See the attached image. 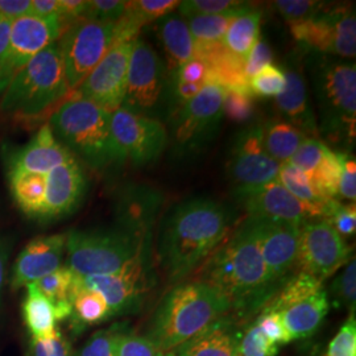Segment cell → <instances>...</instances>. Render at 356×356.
Listing matches in <instances>:
<instances>
[{
  "label": "cell",
  "mask_w": 356,
  "mask_h": 356,
  "mask_svg": "<svg viewBox=\"0 0 356 356\" xmlns=\"http://www.w3.org/2000/svg\"><path fill=\"white\" fill-rule=\"evenodd\" d=\"M273 63V51L270 47L261 38H257L254 47L244 60L243 73L247 82L264 70Z\"/></svg>",
  "instance_id": "cell-48"
},
{
  "label": "cell",
  "mask_w": 356,
  "mask_h": 356,
  "mask_svg": "<svg viewBox=\"0 0 356 356\" xmlns=\"http://www.w3.org/2000/svg\"><path fill=\"white\" fill-rule=\"evenodd\" d=\"M168 134L161 122L120 106L111 114V161L135 166L151 165L164 152Z\"/></svg>",
  "instance_id": "cell-8"
},
{
  "label": "cell",
  "mask_w": 356,
  "mask_h": 356,
  "mask_svg": "<svg viewBox=\"0 0 356 356\" xmlns=\"http://www.w3.org/2000/svg\"><path fill=\"white\" fill-rule=\"evenodd\" d=\"M118 332L116 327L97 331L82 347L79 356H115V338Z\"/></svg>",
  "instance_id": "cell-50"
},
{
  "label": "cell",
  "mask_w": 356,
  "mask_h": 356,
  "mask_svg": "<svg viewBox=\"0 0 356 356\" xmlns=\"http://www.w3.org/2000/svg\"><path fill=\"white\" fill-rule=\"evenodd\" d=\"M127 1L123 0H88L85 19L116 24L126 13Z\"/></svg>",
  "instance_id": "cell-45"
},
{
  "label": "cell",
  "mask_w": 356,
  "mask_h": 356,
  "mask_svg": "<svg viewBox=\"0 0 356 356\" xmlns=\"http://www.w3.org/2000/svg\"><path fill=\"white\" fill-rule=\"evenodd\" d=\"M115 40L116 24L111 23L79 19L65 28L57 44L70 91H74L101 63Z\"/></svg>",
  "instance_id": "cell-10"
},
{
  "label": "cell",
  "mask_w": 356,
  "mask_h": 356,
  "mask_svg": "<svg viewBox=\"0 0 356 356\" xmlns=\"http://www.w3.org/2000/svg\"><path fill=\"white\" fill-rule=\"evenodd\" d=\"M330 300L326 291L312 294L305 300L286 307L281 312V319L291 339H304L318 330L321 323L327 316Z\"/></svg>",
  "instance_id": "cell-26"
},
{
  "label": "cell",
  "mask_w": 356,
  "mask_h": 356,
  "mask_svg": "<svg viewBox=\"0 0 356 356\" xmlns=\"http://www.w3.org/2000/svg\"><path fill=\"white\" fill-rule=\"evenodd\" d=\"M331 302L334 307H346L351 314H355L356 305V261L355 259L347 263L343 272L331 282Z\"/></svg>",
  "instance_id": "cell-37"
},
{
  "label": "cell",
  "mask_w": 356,
  "mask_h": 356,
  "mask_svg": "<svg viewBox=\"0 0 356 356\" xmlns=\"http://www.w3.org/2000/svg\"><path fill=\"white\" fill-rule=\"evenodd\" d=\"M111 114L88 99L72 95L49 118L51 132L63 147L94 169L111 164Z\"/></svg>",
  "instance_id": "cell-5"
},
{
  "label": "cell",
  "mask_w": 356,
  "mask_h": 356,
  "mask_svg": "<svg viewBox=\"0 0 356 356\" xmlns=\"http://www.w3.org/2000/svg\"><path fill=\"white\" fill-rule=\"evenodd\" d=\"M280 166V163L268 154L261 126L254 124L236 135L227 163V172L235 191L257 188L276 181Z\"/></svg>",
  "instance_id": "cell-16"
},
{
  "label": "cell",
  "mask_w": 356,
  "mask_h": 356,
  "mask_svg": "<svg viewBox=\"0 0 356 356\" xmlns=\"http://www.w3.org/2000/svg\"><path fill=\"white\" fill-rule=\"evenodd\" d=\"M136 38H116L101 63L72 92L79 98L95 103L110 114L116 111L124 99L128 65Z\"/></svg>",
  "instance_id": "cell-13"
},
{
  "label": "cell",
  "mask_w": 356,
  "mask_h": 356,
  "mask_svg": "<svg viewBox=\"0 0 356 356\" xmlns=\"http://www.w3.org/2000/svg\"><path fill=\"white\" fill-rule=\"evenodd\" d=\"M273 6L291 26L316 16L326 3L316 0H277Z\"/></svg>",
  "instance_id": "cell-43"
},
{
  "label": "cell",
  "mask_w": 356,
  "mask_h": 356,
  "mask_svg": "<svg viewBox=\"0 0 356 356\" xmlns=\"http://www.w3.org/2000/svg\"><path fill=\"white\" fill-rule=\"evenodd\" d=\"M65 247V234L40 236L28 243L13 264L11 277L13 291L38 282L63 267Z\"/></svg>",
  "instance_id": "cell-20"
},
{
  "label": "cell",
  "mask_w": 356,
  "mask_h": 356,
  "mask_svg": "<svg viewBox=\"0 0 356 356\" xmlns=\"http://www.w3.org/2000/svg\"><path fill=\"white\" fill-rule=\"evenodd\" d=\"M164 356H177V355H176V354H175V353H173V351H169V353H165V354H164Z\"/></svg>",
  "instance_id": "cell-60"
},
{
  "label": "cell",
  "mask_w": 356,
  "mask_h": 356,
  "mask_svg": "<svg viewBox=\"0 0 356 356\" xmlns=\"http://www.w3.org/2000/svg\"><path fill=\"white\" fill-rule=\"evenodd\" d=\"M31 15L49 19V17H58L60 16V1L58 0H32V10Z\"/></svg>",
  "instance_id": "cell-56"
},
{
  "label": "cell",
  "mask_w": 356,
  "mask_h": 356,
  "mask_svg": "<svg viewBox=\"0 0 356 356\" xmlns=\"http://www.w3.org/2000/svg\"><path fill=\"white\" fill-rule=\"evenodd\" d=\"M111 317L110 309L102 296L95 291L82 288L78 282L73 307L70 314V326L76 334L86 330L90 326L102 323Z\"/></svg>",
  "instance_id": "cell-33"
},
{
  "label": "cell",
  "mask_w": 356,
  "mask_h": 356,
  "mask_svg": "<svg viewBox=\"0 0 356 356\" xmlns=\"http://www.w3.org/2000/svg\"><path fill=\"white\" fill-rule=\"evenodd\" d=\"M151 238L120 226L73 229L66 235V267L78 276L115 273L151 248Z\"/></svg>",
  "instance_id": "cell-6"
},
{
  "label": "cell",
  "mask_w": 356,
  "mask_h": 356,
  "mask_svg": "<svg viewBox=\"0 0 356 356\" xmlns=\"http://www.w3.org/2000/svg\"><path fill=\"white\" fill-rule=\"evenodd\" d=\"M229 210L210 198H191L170 210L157 241V260L168 280L188 277L229 236Z\"/></svg>",
  "instance_id": "cell-2"
},
{
  "label": "cell",
  "mask_w": 356,
  "mask_h": 356,
  "mask_svg": "<svg viewBox=\"0 0 356 356\" xmlns=\"http://www.w3.org/2000/svg\"><path fill=\"white\" fill-rule=\"evenodd\" d=\"M248 219L252 223L254 236L268 272L270 277L281 285L296 267L301 226L251 216H248Z\"/></svg>",
  "instance_id": "cell-18"
},
{
  "label": "cell",
  "mask_w": 356,
  "mask_h": 356,
  "mask_svg": "<svg viewBox=\"0 0 356 356\" xmlns=\"http://www.w3.org/2000/svg\"><path fill=\"white\" fill-rule=\"evenodd\" d=\"M60 1V23L64 31L79 19H85L88 10V0H58Z\"/></svg>",
  "instance_id": "cell-54"
},
{
  "label": "cell",
  "mask_w": 356,
  "mask_h": 356,
  "mask_svg": "<svg viewBox=\"0 0 356 356\" xmlns=\"http://www.w3.org/2000/svg\"><path fill=\"white\" fill-rule=\"evenodd\" d=\"M222 113L229 122L247 123L254 114L252 94L248 89H225Z\"/></svg>",
  "instance_id": "cell-38"
},
{
  "label": "cell",
  "mask_w": 356,
  "mask_h": 356,
  "mask_svg": "<svg viewBox=\"0 0 356 356\" xmlns=\"http://www.w3.org/2000/svg\"><path fill=\"white\" fill-rule=\"evenodd\" d=\"M239 10L220 15H198L184 17L189 26V31L195 44V49L216 47L222 44L229 29V23L232 22V19Z\"/></svg>",
  "instance_id": "cell-34"
},
{
  "label": "cell",
  "mask_w": 356,
  "mask_h": 356,
  "mask_svg": "<svg viewBox=\"0 0 356 356\" xmlns=\"http://www.w3.org/2000/svg\"><path fill=\"white\" fill-rule=\"evenodd\" d=\"M35 284L54 307L58 322L70 317L78 291V275L63 266Z\"/></svg>",
  "instance_id": "cell-31"
},
{
  "label": "cell",
  "mask_w": 356,
  "mask_h": 356,
  "mask_svg": "<svg viewBox=\"0 0 356 356\" xmlns=\"http://www.w3.org/2000/svg\"><path fill=\"white\" fill-rule=\"evenodd\" d=\"M247 3L234 0H186L179 1L178 15L182 17L198 15H220L242 8Z\"/></svg>",
  "instance_id": "cell-42"
},
{
  "label": "cell",
  "mask_w": 356,
  "mask_h": 356,
  "mask_svg": "<svg viewBox=\"0 0 356 356\" xmlns=\"http://www.w3.org/2000/svg\"><path fill=\"white\" fill-rule=\"evenodd\" d=\"M325 220H327L342 238L354 235L356 231L355 204H343L335 200Z\"/></svg>",
  "instance_id": "cell-49"
},
{
  "label": "cell",
  "mask_w": 356,
  "mask_h": 356,
  "mask_svg": "<svg viewBox=\"0 0 356 356\" xmlns=\"http://www.w3.org/2000/svg\"><path fill=\"white\" fill-rule=\"evenodd\" d=\"M69 92L63 56L56 41L13 76L3 90L0 108L4 114L35 118L56 106Z\"/></svg>",
  "instance_id": "cell-4"
},
{
  "label": "cell",
  "mask_w": 356,
  "mask_h": 356,
  "mask_svg": "<svg viewBox=\"0 0 356 356\" xmlns=\"http://www.w3.org/2000/svg\"><path fill=\"white\" fill-rule=\"evenodd\" d=\"M342 173V153L334 152L327 147L325 154L310 177L314 191L323 200H335L338 195V185Z\"/></svg>",
  "instance_id": "cell-36"
},
{
  "label": "cell",
  "mask_w": 356,
  "mask_h": 356,
  "mask_svg": "<svg viewBox=\"0 0 356 356\" xmlns=\"http://www.w3.org/2000/svg\"><path fill=\"white\" fill-rule=\"evenodd\" d=\"M225 88L218 83L206 85L202 91L173 115V143L179 156H191L204 149L214 139L223 118L222 104Z\"/></svg>",
  "instance_id": "cell-11"
},
{
  "label": "cell",
  "mask_w": 356,
  "mask_h": 356,
  "mask_svg": "<svg viewBox=\"0 0 356 356\" xmlns=\"http://www.w3.org/2000/svg\"><path fill=\"white\" fill-rule=\"evenodd\" d=\"M204 86V83H185L175 81V95L177 98L178 106H182L195 98Z\"/></svg>",
  "instance_id": "cell-57"
},
{
  "label": "cell",
  "mask_w": 356,
  "mask_h": 356,
  "mask_svg": "<svg viewBox=\"0 0 356 356\" xmlns=\"http://www.w3.org/2000/svg\"><path fill=\"white\" fill-rule=\"evenodd\" d=\"M326 356H356L355 314H350L338 334L332 338Z\"/></svg>",
  "instance_id": "cell-47"
},
{
  "label": "cell",
  "mask_w": 356,
  "mask_h": 356,
  "mask_svg": "<svg viewBox=\"0 0 356 356\" xmlns=\"http://www.w3.org/2000/svg\"><path fill=\"white\" fill-rule=\"evenodd\" d=\"M313 83L322 134L334 144L354 145L356 122V66L354 63L316 57Z\"/></svg>",
  "instance_id": "cell-7"
},
{
  "label": "cell",
  "mask_w": 356,
  "mask_h": 356,
  "mask_svg": "<svg viewBox=\"0 0 356 356\" xmlns=\"http://www.w3.org/2000/svg\"><path fill=\"white\" fill-rule=\"evenodd\" d=\"M197 281L214 288L241 316L263 307L281 286L268 272L248 218L200 266Z\"/></svg>",
  "instance_id": "cell-1"
},
{
  "label": "cell",
  "mask_w": 356,
  "mask_h": 356,
  "mask_svg": "<svg viewBox=\"0 0 356 356\" xmlns=\"http://www.w3.org/2000/svg\"><path fill=\"white\" fill-rule=\"evenodd\" d=\"M10 252H11V241L8 238L0 236V304L3 297V289L7 281Z\"/></svg>",
  "instance_id": "cell-58"
},
{
  "label": "cell",
  "mask_w": 356,
  "mask_h": 356,
  "mask_svg": "<svg viewBox=\"0 0 356 356\" xmlns=\"http://www.w3.org/2000/svg\"><path fill=\"white\" fill-rule=\"evenodd\" d=\"M149 254L145 250L134 261L110 275L78 276L82 288L99 293L110 309L111 317L138 310L149 289Z\"/></svg>",
  "instance_id": "cell-14"
},
{
  "label": "cell",
  "mask_w": 356,
  "mask_h": 356,
  "mask_svg": "<svg viewBox=\"0 0 356 356\" xmlns=\"http://www.w3.org/2000/svg\"><path fill=\"white\" fill-rule=\"evenodd\" d=\"M323 289V282L304 272H297L281 284L275 296L263 307L281 313L286 307L294 305L312 294Z\"/></svg>",
  "instance_id": "cell-35"
},
{
  "label": "cell",
  "mask_w": 356,
  "mask_h": 356,
  "mask_svg": "<svg viewBox=\"0 0 356 356\" xmlns=\"http://www.w3.org/2000/svg\"><path fill=\"white\" fill-rule=\"evenodd\" d=\"M23 318L32 338H49L57 331V314L49 300L38 291L36 284L26 286Z\"/></svg>",
  "instance_id": "cell-30"
},
{
  "label": "cell",
  "mask_w": 356,
  "mask_h": 356,
  "mask_svg": "<svg viewBox=\"0 0 356 356\" xmlns=\"http://www.w3.org/2000/svg\"><path fill=\"white\" fill-rule=\"evenodd\" d=\"M61 32L58 17L41 19L28 15L13 22L8 51L0 66V91L6 89L13 76L40 51L54 44Z\"/></svg>",
  "instance_id": "cell-17"
},
{
  "label": "cell",
  "mask_w": 356,
  "mask_h": 356,
  "mask_svg": "<svg viewBox=\"0 0 356 356\" xmlns=\"http://www.w3.org/2000/svg\"><path fill=\"white\" fill-rule=\"evenodd\" d=\"M289 26L294 40L306 51L323 57L355 58L356 16L351 6H325L316 16Z\"/></svg>",
  "instance_id": "cell-9"
},
{
  "label": "cell",
  "mask_w": 356,
  "mask_h": 356,
  "mask_svg": "<svg viewBox=\"0 0 356 356\" xmlns=\"http://www.w3.org/2000/svg\"><path fill=\"white\" fill-rule=\"evenodd\" d=\"M285 89L276 97L277 110L286 123L298 128L307 138L319 135L318 124L307 98L305 76L297 57H291L285 66Z\"/></svg>",
  "instance_id": "cell-22"
},
{
  "label": "cell",
  "mask_w": 356,
  "mask_h": 356,
  "mask_svg": "<svg viewBox=\"0 0 356 356\" xmlns=\"http://www.w3.org/2000/svg\"><path fill=\"white\" fill-rule=\"evenodd\" d=\"M176 81L185 83H210V69L207 64L200 60L193 58L189 63L182 65L176 72Z\"/></svg>",
  "instance_id": "cell-53"
},
{
  "label": "cell",
  "mask_w": 356,
  "mask_h": 356,
  "mask_svg": "<svg viewBox=\"0 0 356 356\" xmlns=\"http://www.w3.org/2000/svg\"><path fill=\"white\" fill-rule=\"evenodd\" d=\"M231 312L229 302L201 281L184 282L166 294L149 322L147 338L161 354L188 342Z\"/></svg>",
  "instance_id": "cell-3"
},
{
  "label": "cell",
  "mask_w": 356,
  "mask_h": 356,
  "mask_svg": "<svg viewBox=\"0 0 356 356\" xmlns=\"http://www.w3.org/2000/svg\"><path fill=\"white\" fill-rule=\"evenodd\" d=\"M261 127L268 154L280 164L289 163L297 148L307 138L298 128L281 120L268 122Z\"/></svg>",
  "instance_id": "cell-32"
},
{
  "label": "cell",
  "mask_w": 356,
  "mask_h": 356,
  "mask_svg": "<svg viewBox=\"0 0 356 356\" xmlns=\"http://www.w3.org/2000/svg\"><path fill=\"white\" fill-rule=\"evenodd\" d=\"M285 89V74L284 70L277 66H268L261 70L257 76H254L248 82V90L252 97L268 98L277 97Z\"/></svg>",
  "instance_id": "cell-39"
},
{
  "label": "cell",
  "mask_w": 356,
  "mask_h": 356,
  "mask_svg": "<svg viewBox=\"0 0 356 356\" xmlns=\"http://www.w3.org/2000/svg\"><path fill=\"white\" fill-rule=\"evenodd\" d=\"M73 154L56 140L49 124L38 129L33 139L13 152L10 159V172H31L48 175L56 166L64 164Z\"/></svg>",
  "instance_id": "cell-23"
},
{
  "label": "cell",
  "mask_w": 356,
  "mask_h": 356,
  "mask_svg": "<svg viewBox=\"0 0 356 356\" xmlns=\"http://www.w3.org/2000/svg\"><path fill=\"white\" fill-rule=\"evenodd\" d=\"M32 0H0V19L15 22L31 15Z\"/></svg>",
  "instance_id": "cell-55"
},
{
  "label": "cell",
  "mask_w": 356,
  "mask_h": 356,
  "mask_svg": "<svg viewBox=\"0 0 356 356\" xmlns=\"http://www.w3.org/2000/svg\"><path fill=\"white\" fill-rule=\"evenodd\" d=\"M159 351L147 337L118 332L115 338V356H159Z\"/></svg>",
  "instance_id": "cell-44"
},
{
  "label": "cell",
  "mask_w": 356,
  "mask_h": 356,
  "mask_svg": "<svg viewBox=\"0 0 356 356\" xmlns=\"http://www.w3.org/2000/svg\"><path fill=\"white\" fill-rule=\"evenodd\" d=\"M338 195L355 204L356 163L351 153H342V173L338 185Z\"/></svg>",
  "instance_id": "cell-52"
},
{
  "label": "cell",
  "mask_w": 356,
  "mask_h": 356,
  "mask_svg": "<svg viewBox=\"0 0 356 356\" xmlns=\"http://www.w3.org/2000/svg\"><path fill=\"white\" fill-rule=\"evenodd\" d=\"M164 195L149 185H135L123 193L118 204L119 226L139 235H152Z\"/></svg>",
  "instance_id": "cell-24"
},
{
  "label": "cell",
  "mask_w": 356,
  "mask_h": 356,
  "mask_svg": "<svg viewBox=\"0 0 356 356\" xmlns=\"http://www.w3.org/2000/svg\"><path fill=\"white\" fill-rule=\"evenodd\" d=\"M327 145L316 138H306L297 148L289 163L300 169L310 179L319 165Z\"/></svg>",
  "instance_id": "cell-40"
},
{
  "label": "cell",
  "mask_w": 356,
  "mask_h": 356,
  "mask_svg": "<svg viewBox=\"0 0 356 356\" xmlns=\"http://www.w3.org/2000/svg\"><path fill=\"white\" fill-rule=\"evenodd\" d=\"M13 200L29 218L40 219L44 214L47 175L31 172H8Z\"/></svg>",
  "instance_id": "cell-29"
},
{
  "label": "cell",
  "mask_w": 356,
  "mask_h": 356,
  "mask_svg": "<svg viewBox=\"0 0 356 356\" xmlns=\"http://www.w3.org/2000/svg\"><path fill=\"white\" fill-rule=\"evenodd\" d=\"M260 23L261 13L245 4L229 23L222 41L223 48L235 58L244 61L257 38H260Z\"/></svg>",
  "instance_id": "cell-28"
},
{
  "label": "cell",
  "mask_w": 356,
  "mask_h": 356,
  "mask_svg": "<svg viewBox=\"0 0 356 356\" xmlns=\"http://www.w3.org/2000/svg\"><path fill=\"white\" fill-rule=\"evenodd\" d=\"M254 323L264 332L268 339L277 347L292 342L288 331L284 327L280 313L263 307L260 316L256 318Z\"/></svg>",
  "instance_id": "cell-46"
},
{
  "label": "cell",
  "mask_w": 356,
  "mask_h": 356,
  "mask_svg": "<svg viewBox=\"0 0 356 356\" xmlns=\"http://www.w3.org/2000/svg\"><path fill=\"white\" fill-rule=\"evenodd\" d=\"M31 356H70V344L60 330L49 338H32Z\"/></svg>",
  "instance_id": "cell-51"
},
{
  "label": "cell",
  "mask_w": 356,
  "mask_h": 356,
  "mask_svg": "<svg viewBox=\"0 0 356 356\" xmlns=\"http://www.w3.org/2000/svg\"><path fill=\"white\" fill-rule=\"evenodd\" d=\"M168 70L163 60L144 40L134 41L128 65L123 107L152 118L157 114L168 94Z\"/></svg>",
  "instance_id": "cell-12"
},
{
  "label": "cell",
  "mask_w": 356,
  "mask_h": 356,
  "mask_svg": "<svg viewBox=\"0 0 356 356\" xmlns=\"http://www.w3.org/2000/svg\"><path fill=\"white\" fill-rule=\"evenodd\" d=\"M11 26H13L11 22L0 19V66L3 64L8 51L10 38H11Z\"/></svg>",
  "instance_id": "cell-59"
},
{
  "label": "cell",
  "mask_w": 356,
  "mask_h": 356,
  "mask_svg": "<svg viewBox=\"0 0 356 356\" xmlns=\"http://www.w3.org/2000/svg\"><path fill=\"white\" fill-rule=\"evenodd\" d=\"M157 31L161 38L166 60L168 73L177 72L182 65L195 58V44L185 19L177 13H169L157 20Z\"/></svg>",
  "instance_id": "cell-27"
},
{
  "label": "cell",
  "mask_w": 356,
  "mask_h": 356,
  "mask_svg": "<svg viewBox=\"0 0 356 356\" xmlns=\"http://www.w3.org/2000/svg\"><path fill=\"white\" fill-rule=\"evenodd\" d=\"M88 181L76 157L56 166L47 175L45 207L41 220H51L76 211L83 201Z\"/></svg>",
  "instance_id": "cell-21"
},
{
  "label": "cell",
  "mask_w": 356,
  "mask_h": 356,
  "mask_svg": "<svg viewBox=\"0 0 356 356\" xmlns=\"http://www.w3.org/2000/svg\"><path fill=\"white\" fill-rule=\"evenodd\" d=\"M159 356H164V354H161V353H160V354H159Z\"/></svg>",
  "instance_id": "cell-61"
},
{
  "label": "cell",
  "mask_w": 356,
  "mask_h": 356,
  "mask_svg": "<svg viewBox=\"0 0 356 356\" xmlns=\"http://www.w3.org/2000/svg\"><path fill=\"white\" fill-rule=\"evenodd\" d=\"M350 254V247L327 220H307L301 226L296 263L300 272L323 282L351 260Z\"/></svg>",
  "instance_id": "cell-15"
},
{
  "label": "cell",
  "mask_w": 356,
  "mask_h": 356,
  "mask_svg": "<svg viewBox=\"0 0 356 356\" xmlns=\"http://www.w3.org/2000/svg\"><path fill=\"white\" fill-rule=\"evenodd\" d=\"M279 347L272 343L256 323L247 327L238 344V356H276Z\"/></svg>",
  "instance_id": "cell-41"
},
{
  "label": "cell",
  "mask_w": 356,
  "mask_h": 356,
  "mask_svg": "<svg viewBox=\"0 0 356 356\" xmlns=\"http://www.w3.org/2000/svg\"><path fill=\"white\" fill-rule=\"evenodd\" d=\"M241 337L232 321L223 317L172 351L177 356H238Z\"/></svg>",
  "instance_id": "cell-25"
},
{
  "label": "cell",
  "mask_w": 356,
  "mask_h": 356,
  "mask_svg": "<svg viewBox=\"0 0 356 356\" xmlns=\"http://www.w3.org/2000/svg\"><path fill=\"white\" fill-rule=\"evenodd\" d=\"M248 216L266 220H281L302 226L313 216L306 204L286 191L279 179L266 185L235 191Z\"/></svg>",
  "instance_id": "cell-19"
}]
</instances>
